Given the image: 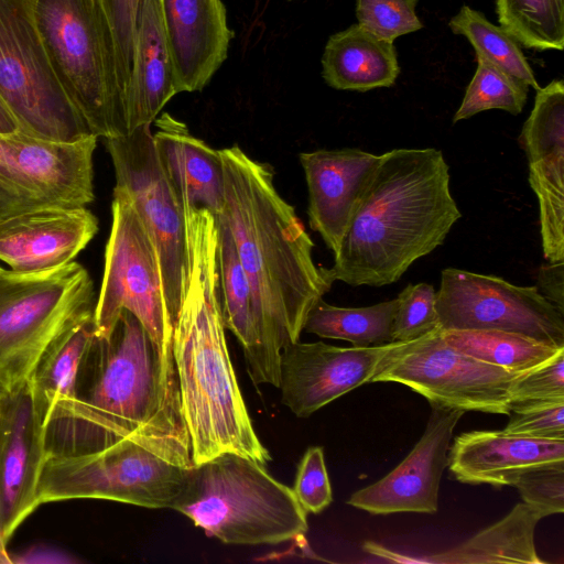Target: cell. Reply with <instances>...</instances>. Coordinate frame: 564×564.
Returning a JSON list of instances; mask_svg holds the SVG:
<instances>
[{
    "label": "cell",
    "mask_w": 564,
    "mask_h": 564,
    "mask_svg": "<svg viewBox=\"0 0 564 564\" xmlns=\"http://www.w3.org/2000/svg\"><path fill=\"white\" fill-rule=\"evenodd\" d=\"M7 545H8V543L3 539L2 530H1V522H0V564L13 563L12 557L7 550Z\"/></svg>",
    "instance_id": "43"
},
{
    "label": "cell",
    "mask_w": 564,
    "mask_h": 564,
    "mask_svg": "<svg viewBox=\"0 0 564 564\" xmlns=\"http://www.w3.org/2000/svg\"><path fill=\"white\" fill-rule=\"evenodd\" d=\"M115 44L117 74L124 111L130 83L137 23L142 0H100Z\"/></svg>",
    "instance_id": "36"
},
{
    "label": "cell",
    "mask_w": 564,
    "mask_h": 564,
    "mask_svg": "<svg viewBox=\"0 0 564 564\" xmlns=\"http://www.w3.org/2000/svg\"><path fill=\"white\" fill-rule=\"evenodd\" d=\"M465 411L432 406L423 435L388 475L347 500L371 514L435 513L442 475L455 426Z\"/></svg>",
    "instance_id": "17"
},
{
    "label": "cell",
    "mask_w": 564,
    "mask_h": 564,
    "mask_svg": "<svg viewBox=\"0 0 564 564\" xmlns=\"http://www.w3.org/2000/svg\"><path fill=\"white\" fill-rule=\"evenodd\" d=\"M176 94L160 0H142L124 100L127 133L142 126H151Z\"/></svg>",
    "instance_id": "24"
},
{
    "label": "cell",
    "mask_w": 564,
    "mask_h": 564,
    "mask_svg": "<svg viewBox=\"0 0 564 564\" xmlns=\"http://www.w3.org/2000/svg\"><path fill=\"white\" fill-rule=\"evenodd\" d=\"M505 432L533 438L564 441V402L512 405Z\"/></svg>",
    "instance_id": "38"
},
{
    "label": "cell",
    "mask_w": 564,
    "mask_h": 564,
    "mask_svg": "<svg viewBox=\"0 0 564 564\" xmlns=\"http://www.w3.org/2000/svg\"><path fill=\"white\" fill-rule=\"evenodd\" d=\"M215 217L218 226V279L224 324L242 347L252 382L268 383L250 282L229 226L221 216Z\"/></svg>",
    "instance_id": "27"
},
{
    "label": "cell",
    "mask_w": 564,
    "mask_h": 564,
    "mask_svg": "<svg viewBox=\"0 0 564 564\" xmlns=\"http://www.w3.org/2000/svg\"><path fill=\"white\" fill-rule=\"evenodd\" d=\"M519 142L529 166V183L540 209L543 256L564 261V83L552 80L535 94Z\"/></svg>",
    "instance_id": "16"
},
{
    "label": "cell",
    "mask_w": 564,
    "mask_h": 564,
    "mask_svg": "<svg viewBox=\"0 0 564 564\" xmlns=\"http://www.w3.org/2000/svg\"><path fill=\"white\" fill-rule=\"evenodd\" d=\"M94 336L91 315L52 345L26 384L33 416L43 438L46 429L62 421L73 406L79 366Z\"/></svg>",
    "instance_id": "25"
},
{
    "label": "cell",
    "mask_w": 564,
    "mask_h": 564,
    "mask_svg": "<svg viewBox=\"0 0 564 564\" xmlns=\"http://www.w3.org/2000/svg\"><path fill=\"white\" fill-rule=\"evenodd\" d=\"M564 464V441L533 438L501 431H470L454 438L447 468L465 484L512 486L527 470Z\"/></svg>",
    "instance_id": "22"
},
{
    "label": "cell",
    "mask_w": 564,
    "mask_h": 564,
    "mask_svg": "<svg viewBox=\"0 0 564 564\" xmlns=\"http://www.w3.org/2000/svg\"><path fill=\"white\" fill-rule=\"evenodd\" d=\"M293 492L306 513H321L333 501L323 448L310 447L297 468Z\"/></svg>",
    "instance_id": "40"
},
{
    "label": "cell",
    "mask_w": 564,
    "mask_h": 564,
    "mask_svg": "<svg viewBox=\"0 0 564 564\" xmlns=\"http://www.w3.org/2000/svg\"><path fill=\"white\" fill-rule=\"evenodd\" d=\"M527 505L543 517L564 511V464L547 465L524 471L512 484Z\"/></svg>",
    "instance_id": "37"
},
{
    "label": "cell",
    "mask_w": 564,
    "mask_h": 564,
    "mask_svg": "<svg viewBox=\"0 0 564 564\" xmlns=\"http://www.w3.org/2000/svg\"><path fill=\"white\" fill-rule=\"evenodd\" d=\"M98 137L58 143L0 133V220L41 207L87 206L95 199Z\"/></svg>",
    "instance_id": "13"
},
{
    "label": "cell",
    "mask_w": 564,
    "mask_h": 564,
    "mask_svg": "<svg viewBox=\"0 0 564 564\" xmlns=\"http://www.w3.org/2000/svg\"><path fill=\"white\" fill-rule=\"evenodd\" d=\"M111 229L105 250L101 286L94 311L95 335L110 334L123 310L143 325L158 352L164 401L181 414L170 323L156 252L129 195L113 188Z\"/></svg>",
    "instance_id": "9"
},
{
    "label": "cell",
    "mask_w": 564,
    "mask_h": 564,
    "mask_svg": "<svg viewBox=\"0 0 564 564\" xmlns=\"http://www.w3.org/2000/svg\"><path fill=\"white\" fill-rule=\"evenodd\" d=\"M178 93L200 91L226 61L234 31L221 0H160Z\"/></svg>",
    "instance_id": "21"
},
{
    "label": "cell",
    "mask_w": 564,
    "mask_h": 564,
    "mask_svg": "<svg viewBox=\"0 0 564 564\" xmlns=\"http://www.w3.org/2000/svg\"><path fill=\"white\" fill-rule=\"evenodd\" d=\"M44 452L28 386L17 393L0 389V522L7 543L37 509L35 490Z\"/></svg>",
    "instance_id": "20"
},
{
    "label": "cell",
    "mask_w": 564,
    "mask_h": 564,
    "mask_svg": "<svg viewBox=\"0 0 564 564\" xmlns=\"http://www.w3.org/2000/svg\"><path fill=\"white\" fill-rule=\"evenodd\" d=\"M435 308L442 330L498 329L564 348V314L535 286L447 268L441 272Z\"/></svg>",
    "instance_id": "14"
},
{
    "label": "cell",
    "mask_w": 564,
    "mask_h": 564,
    "mask_svg": "<svg viewBox=\"0 0 564 564\" xmlns=\"http://www.w3.org/2000/svg\"><path fill=\"white\" fill-rule=\"evenodd\" d=\"M539 293L564 314V261L546 262L538 272Z\"/></svg>",
    "instance_id": "41"
},
{
    "label": "cell",
    "mask_w": 564,
    "mask_h": 564,
    "mask_svg": "<svg viewBox=\"0 0 564 564\" xmlns=\"http://www.w3.org/2000/svg\"><path fill=\"white\" fill-rule=\"evenodd\" d=\"M34 7L35 0H0V100L20 133L74 143L91 133L52 68Z\"/></svg>",
    "instance_id": "10"
},
{
    "label": "cell",
    "mask_w": 564,
    "mask_h": 564,
    "mask_svg": "<svg viewBox=\"0 0 564 564\" xmlns=\"http://www.w3.org/2000/svg\"><path fill=\"white\" fill-rule=\"evenodd\" d=\"M397 306L398 299L365 307H339L321 299L310 311L303 330L356 347L386 345L393 341Z\"/></svg>",
    "instance_id": "30"
},
{
    "label": "cell",
    "mask_w": 564,
    "mask_h": 564,
    "mask_svg": "<svg viewBox=\"0 0 564 564\" xmlns=\"http://www.w3.org/2000/svg\"><path fill=\"white\" fill-rule=\"evenodd\" d=\"M522 373L456 350L437 327L415 339L398 341L371 382L404 384L432 406L509 415L511 388Z\"/></svg>",
    "instance_id": "12"
},
{
    "label": "cell",
    "mask_w": 564,
    "mask_h": 564,
    "mask_svg": "<svg viewBox=\"0 0 564 564\" xmlns=\"http://www.w3.org/2000/svg\"><path fill=\"white\" fill-rule=\"evenodd\" d=\"M397 299L393 341L412 340L438 327L436 291L433 285L425 282L409 284Z\"/></svg>",
    "instance_id": "35"
},
{
    "label": "cell",
    "mask_w": 564,
    "mask_h": 564,
    "mask_svg": "<svg viewBox=\"0 0 564 564\" xmlns=\"http://www.w3.org/2000/svg\"><path fill=\"white\" fill-rule=\"evenodd\" d=\"M441 150L394 149L380 154L329 272L352 286L397 282L443 245L462 213Z\"/></svg>",
    "instance_id": "3"
},
{
    "label": "cell",
    "mask_w": 564,
    "mask_h": 564,
    "mask_svg": "<svg viewBox=\"0 0 564 564\" xmlns=\"http://www.w3.org/2000/svg\"><path fill=\"white\" fill-rule=\"evenodd\" d=\"M94 282L80 263L0 274V389H23L52 345L94 315Z\"/></svg>",
    "instance_id": "8"
},
{
    "label": "cell",
    "mask_w": 564,
    "mask_h": 564,
    "mask_svg": "<svg viewBox=\"0 0 564 564\" xmlns=\"http://www.w3.org/2000/svg\"><path fill=\"white\" fill-rule=\"evenodd\" d=\"M476 58V72L453 117V123L489 109L520 113L527 101L529 86L487 59L480 56Z\"/></svg>",
    "instance_id": "33"
},
{
    "label": "cell",
    "mask_w": 564,
    "mask_h": 564,
    "mask_svg": "<svg viewBox=\"0 0 564 564\" xmlns=\"http://www.w3.org/2000/svg\"><path fill=\"white\" fill-rule=\"evenodd\" d=\"M52 68L91 134H127L112 34L100 0H35Z\"/></svg>",
    "instance_id": "7"
},
{
    "label": "cell",
    "mask_w": 564,
    "mask_h": 564,
    "mask_svg": "<svg viewBox=\"0 0 564 564\" xmlns=\"http://www.w3.org/2000/svg\"><path fill=\"white\" fill-rule=\"evenodd\" d=\"M442 336L456 350L517 373L535 369L564 351V348L498 329H451L442 330Z\"/></svg>",
    "instance_id": "29"
},
{
    "label": "cell",
    "mask_w": 564,
    "mask_h": 564,
    "mask_svg": "<svg viewBox=\"0 0 564 564\" xmlns=\"http://www.w3.org/2000/svg\"><path fill=\"white\" fill-rule=\"evenodd\" d=\"M152 139L159 163L182 206L204 207L215 216L224 207V167L219 150L193 135L187 126L160 113Z\"/></svg>",
    "instance_id": "23"
},
{
    "label": "cell",
    "mask_w": 564,
    "mask_h": 564,
    "mask_svg": "<svg viewBox=\"0 0 564 564\" xmlns=\"http://www.w3.org/2000/svg\"><path fill=\"white\" fill-rule=\"evenodd\" d=\"M299 158L308 189L310 226L335 254L380 155L345 148L302 152Z\"/></svg>",
    "instance_id": "19"
},
{
    "label": "cell",
    "mask_w": 564,
    "mask_h": 564,
    "mask_svg": "<svg viewBox=\"0 0 564 564\" xmlns=\"http://www.w3.org/2000/svg\"><path fill=\"white\" fill-rule=\"evenodd\" d=\"M18 126L13 117L0 100V133H15Z\"/></svg>",
    "instance_id": "42"
},
{
    "label": "cell",
    "mask_w": 564,
    "mask_h": 564,
    "mask_svg": "<svg viewBox=\"0 0 564 564\" xmlns=\"http://www.w3.org/2000/svg\"><path fill=\"white\" fill-rule=\"evenodd\" d=\"M106 145L115 170V187L129 195L154 246L174 330L189 269L183 207L159 163L151 126L106 139Z\"/></svg>",
    "instance_id": "11"
},
{
    "label": "cell",
    "mask_w": 564,
    "mask_h": 564,
    "mask_svg": "<svg viewBox=\"0 0 564 564\" xmlns=\"http://www.w3.org/2000/svg\"><path fill=\"white\" fill-rule=\"evenodd\" d=\"M224 207L250 282L268 383L280 386V356L299 341L310 311L333 283L329 269L316 265L314 242L294 207L274 186V171L239 145L219 150Z\"/></svg>",
    "instance_id": "1"
},
{
    "label": "cell",
    "mask_w": 564,
    "mask_h": 564,
    "mask_svg": "<svg viewBox=\"0 0 564 564\" xmlns=\"http://www.w3.org/2000/svg\"><path fill=\"white\" fill-rule=\"evenodd\" d=\"M500 26L520 45L539 51L564 47V0H496Z\"/></svg>",
    "instance_id": "31"
},
{
    "label": "cell",
    "mask_w": 564,
    "mask_h": 564,
    "mask_svg": "<svg viewBox=\"0 0 564 564\" xmlns=\"http://www.w3.org/2000/svg\"><path fill=\"white\" fill-rule=\"evenodd\" d=\"M143 430L189 444L184 423L165 404L156 349L140 321L123 310L108 336L91 339L73 406L46 429L44 446L50 453H80Z\"/></svg>",
    "instance_id": "4"
},
{
    "label": "cell",
    "mask_w": 564,
    "mask_h": 564,
    "mask_svg": "<svg viewBox=\"0 0 564 564\" xmlns=\"http://www.w3.org/2000/svg\"><path fill=\"white\" fill-rule=\"evenodd\" d=\"M97 232L86 206L28 210L0 220V260L19 273L51 270L72 262Z\"/></svg>",
    "instance_id": "18"
},
{
    "label": "cell",
    "mask_w": 564,
    "mask_h": 564,
    "mask_svg": "<svg viewBox=\"0 0 564 564\" xmlns=\"http://www.w3.org/2000/svg\"><path fill=\"white\" fill-rule=\"evenodd\" d=\"M453 33L464 35L480 56L500 69L538 90V80L519 43L501 26L489 22L484 14L463 6L448 22Z\"/></svg>",
    "instance_id": "32"
},
{
    "label": "cell",
    "mask_w": 564,
    "mask_h": 564,
    "mask_svg": "<svg viewBox=\"0 0 564 564\" xmlns=\"http://www.w3.org/2000/svg\"><path fill=\"white\" fill-rule=\"evenodd\" d=\"M193 466L187 442L148 430L98 449L45 452L35 506L106 499L150 509H173Z\"/></svg>",
    "instance_id": "5"
},
{
    "label": "cell",
    "mask_w": 564,
    "mask_h": 564,
    "mask_svg": "<svg viewBox=\"0 0 564 564\" xmlns=\"http://www.w3.org/2000/svg\"><path fill=\"white\" fill-rule=\"evenodd\" d=\"M417 0H357L358 24L388 42L423 28L415 12Z\"/></svg>",
    "instance_id": "34"
},
{
    "label": "cell",
    "mask_w": 564,
    "mask_h": 564,
    "mask_svg": "<svg viewBox=\"0 0 564 564\" xmlns=\"http://www.w3.org/2000/svg\"><path fill=\"white\" fill-rule=\"evenodd\" d=\"M322 75L338 90L390 87L400 73L395 47L360 24L333 34L322 56Z\"/></svg>",
    "instance_id": "26"
},
{
    "label": "cell",
    "mask_w": 564,
    "mask_h": 564,
    "mask_svg": "<svg viewBox=\"0 0 564 564\" xmlns=\"http://www.w3.org/2000/svg\"><path fill=\"white\" fill-rule=\"evenodd\" d=\"M189 269L172 337L181 411L194 465L236 453L271 460L253 429L227 348L218 279V226L204 207L183 206Z\"/></svg>",
    "instance_id": "2"
},
{
    "label": "cell",
    "mask_w": 564,
    "mask_h": 564,
    "mask_svg": "<svg viewBox=\"0 0 564 564\" xmlns=\"http://www.w3.org/2000/svg\"><path fill=\"white\" fill-rule=\"evenodd\" d=\"M2 271H3V269L0 267V274H1Z\"/></svg>",
    "instance_id": "44"
},
{
    "label": "cell",
    "mask_w": 564,
    "mask_h": 564,
    "mask_svg": "<svg viewBox=\"0 0 564 564\" xmlns=\"http://www.w3.org/2000/svg\"><path fill=\"white\" fill-rule=\"evenodd\" d=\"M533 402H564V351L513 382L510 408Z\"/></svg>",
    "instance_id": "39"
},
{
    "label": "cell",
    "mask_w": 564,
    "mask_h": 564,
    "mask_svg": "<svg viewBox=\"0 0 564 564\" xmlns=\"http://www.w3.org/2000/svg\"><path fill=\"white\" fill-rule=\"evenodd\" d=\"M544 518L525 502L517 503L498 522L480 530L462 544L415 562L434 564L544 563L534 544V530Z\"/></svg>",
    "instance_id": "28"
},
{
    "label": "cell",
    "mask_w": 564,
    "mask_h": 564,
    "mask_svg": "<svg viewBox=\"0 0 564 564\" xmlns=\"http://www.w3.org/2000/svg\"><path fill=\"white\" fill-rule=\"evenodd\" d=\"M227 544H278L305 535L307 513L264 465L223 453L194 465L173 507Z\"/></svg>",
    "instance_id": "6"
},
{
    "label": "cell",
    "mask_w": 564,
    "mask_h": 564,
    "mask_svg": "<svg viewBox=\"0 0 564 564\" xmlns=\"http://www.w3.org/2000/svg\"><path fill=\"white\" fill-rule=\"evenodd\" d=\"M337 347L295 341L280 356L282 402L306 417L347 392L371 382L384 357L397 345Z\"/></svg>",
    "instance_id": "15"
}]
</instances>
